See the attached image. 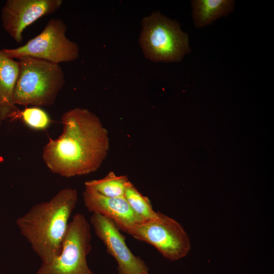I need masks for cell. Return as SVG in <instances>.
<instances>
[{"label": "cell", "mask_w": 274, "mask_h": 274, "mask_svg": "<svg viewBox=\"0 0 274 274\" xmlns=\"http://www.w3.org/2000/svg\"><path fill=\"white\" fill-rule=\"evenodd\" d=\"M78 199L76 189L65 188L49 200L34 205L17 219L21 234L42 263H49L60 254L68 220Z\"/></svg>", "instance_id": "2"}, {"label": "cell", "mask_w": 274, "mask_h": 274, "mask_svg": "<svg viewBox=\"0 0 274 274\" xmlns=\"http://www.w3.org/2000/svg\"><path fill=\"white\" fill-rule=\"evenodd\" d=\"M82 196L84 204L89 212L111 219L118 228L145 221L132 211L124 197H107L86 186Z\"/></svg>", "instance_id": "10"}, {"label": "cell", "mask_w": 274, "mask_h": 274, "mask_svg": "<svg viewBox=\"0 0 274 274\" xmlns=\"http://www.w3.org/2000/svg\"><path fill=\"white\" fill-rule=\"evenodd\" d=\"M2 121L0 119V126H1V124H2Z\"/></svg>", "instance_id": "17"}, {"label": "cell", "mask_w": 274, "mask_h": 274, "mask_svg": "<svg viewBox=\"0 0 274 274\" xmlns=\"http://www.w3.org/2000/svg\"><path fill=\"white\" fill-rule=\"evenodd\" d=\"M129 181L127 176L110 172L101 179L85 182L84 185L107 197H123Z\"/></svg>", "instance_id": "13"}, {"label": "cell", "mask_w": 274, "mask_h": 274, "mask_svg": "<svg viewBox=\"0 0 274 274\" xmlns=\"http://www.w3.org/2000/svg\"><path fill=\"white\" fill-rule=\"evenodd\" d=\"M0 274H2V273L0 272Z\"/></svg>", "instance_id": "18"}, {"label": "cell", "mask_w": 274, "mask_h": 274, "mask_svg": "<svg viewBox=\"0 0 274 274\" xmlns=\"http://www.w3.org/2000/svg\"><path fill=\"white\" fill-rule=\"evenodd\" d=\"M140 274H149V273L148 272H144V273H140Z\"/></svg>", "instance_id": "16"}, {"label": "cell", "mask_w": 274, "mask_h": 274, "mask_svg": "<svg viewBox=\"0 0 274 274\" xmlns=\"http://www.w3.org/2000/svg\"><path fill=\"white\" fill-rule=\"evenodd\" d=\"M61 122V133L49 138L43 148L46 166L65 178L96 171L110 148L109 132L100 119L87 109L75 108L63 114Z\"/></svg>", "instance_id": "1"}, {"label": "cell", "mask_w": 274, "mask_h": 274, "mask_svg": "<svg viewBox=\"0 0 274 274\" xmlns=\"http://www.w3.org/2000/svg\"><path fill=\"white\" fill-rule=\"evenodd\" d=\"M90 223L96 235L106 246L108 253L117 262L118 274L148 272L149 267L145 261L132 253L126 245L125 237L113 220L100 214L92 213Z\"/></svg>", "instance_id": "8"}, {"label": "cell", "mask_w": 274, "mask_h": 274, "mask_svg": "<svg viewBox=\"0 0 274 274\" xmlns=\"http://www.w3.org/2000/svg\"><path fill=\"white\" fill-rule=\"evenodd\" d=\"M19 72V62L0 49V119L14 118L18 112L13 92Z\"/></svg>", "instance_id": "11"}, {"label": "cell", "mask_w": 274, "mask_h": 274, "mask_svg": "<svg viewBox=\"0 0 274 274\" xmlns=\"http://www.w3.org/2000/svg\"><path fill=\"white\" fill-rule=\"evenodd\" d=\"M67 27L60 19H50L42 31L25 44L15 48L4 49L8 57L20 59L29 57L59 64L76 60L79 56V47L66 36Z\"/></svg>", "instance_id": "6"}, {"label": "cell", "mask_w": 274, "mask_h": 274, "mask_svg": "<svg viewBox=\"0 0 274 274\" xmlns=\"http://www.w3.org/2000/svg\"><path fill=\"white\" fill-rule=\"evenodd\" d=\"M142 26L139 42L147 59L154 62H179L190 52L188 34L178 22L160 12L144 17Z\"/></svg>", "instance_id": "4"}, {"label": "cell", "mask_w": 274, "mask_h": 274, "mask_svg": "<svg viewBox=\"0 0 274 274\" xmlns=\"http://www.w3.org/2000/svg\"><path fill=\"white\" fill-rule=\"evenodd\" d=\"M118 228L138 240L151 245L172 261L185 257L191 249L189 236L181 224L161 213L157 219Z\"/></svg>", "instance_id": "7"}, {"label": "cell", "mask_w": 274, "mask_h": 274, "mask_svg": "<svg viewBox=\"0 0 274 274\" xmlns=\"http://www.w3.org/2000/svg\"><path fill=\"white\" fill-rule=\"evenodd\" d=\"M124 198L132 211L144 221L159 218L160 212L153 210L149 198L143 195L130 181L126 186Z\"/></svg>", "instance_id": "14"}, {"label": "cell", "mask_w": 274, "mask_h": 274, "mask_svg": "<svg viewBox=\"0 0 274 274\" xmlns=\"http://www.w3.org/2000/svg\"><path fill=\"white\" fill-rule=\"evenodd\" d=\"M62 3V0H7L1 11L2 27L15 42L20 43L27 27L56 12Z\"/></svg>", "instance_id": "9"}, {"label": "cell", "mask_w": 274, "mask_h": 274, "mask_svg": "<svg viewBox=\"0 0 274 274\" xmlns=\"http://www.w3.org/2000/svg\"><path fill=\"white\" fill-rule=\"evenodd\" d=\"M90 224L77 213L69 221L60 254L50 262L42 263L36 274H94L87 256L92 250Z\"/></svg>", "instance_id": "5"}, {"label": "cell", "mask_w": 274, "mask_h": 274, "mask_svg": "<svg viewBox=\"0 0 274 274\" xmlns=\"http://www.w3.org/2000/svg\"><path fill=\"white\" fill-rule=\"evenodd\" d=\"M194 26L201 28L233 11V0H193L191 1Z\"/></svg>", "instance_id": "12"}, {"label": "cell", "mask_w": 274, "mask_h": 274, "mask_svg": "<svg viewBox=\"0 0 274 274\" xmlns=\"http://www.w3.org/2000/svg\"><path fill=\"white\" fill-rule=\"evenodd\" d=\"M18 60L13 97L15 105L40 107L54 105L65 83L60 66L29 57Z\"/></svg>", "instance_id": "3"}, {"label": "cell", "mask_w": 274, "mask_h": 274, "mask_svg": "<svg viewBox=\"0 0 274 274\" xmlns=\"http://www.w3.org/2000/svg\"><path fill=\"white\" fill-rule=\"evenodd\" d=\"M19 118L29 128L36 130L47 129L51 119L48 114L38 107H26L22 111H18L14 118Z\"/></svg>", "instance_id": "15"}]
</instances>
